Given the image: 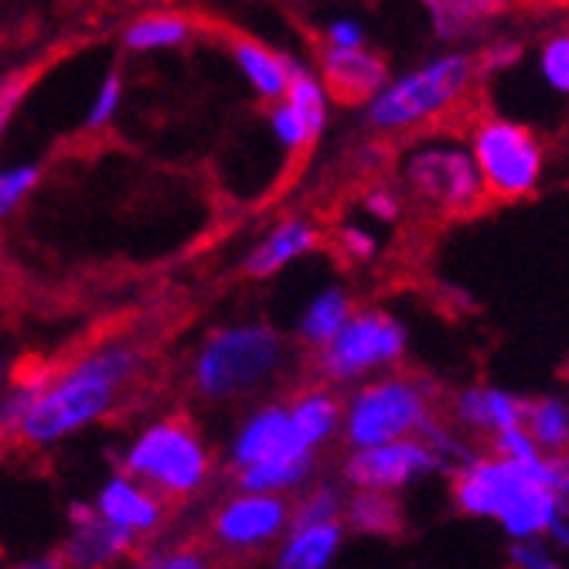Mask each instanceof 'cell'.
Returning a JSON list of instances; mask_svg holds the SVG:
<instances>
[{"mask_svg":"<svg viewBox=\"0 0 569 569\" xmlns=\"http://www.w3.org/2000/svg\"><path fill=\"white\" fill-rule=\"evenodd\" d=\"M569 471L562 457H539L511 463L498 457H475L453 478V498L463 515L495 519L515 539H542L566 515Z\"/></svg>","mask_w":569,"mask_h":569,"instance_id":"cell-1","label":"cell"},{"mask_svg":"<svg viewBox=\"0 0 569 569\" xmlns=\"http://www.w3.org/2000/svg\"><path fill=\"white\" fill-rule=\"evenodd\" d=\"M478 79V66L463 51H450L420 69L386 82L369 99V123L376 130H406L447 113Z\"/></svg>","mask_w":569,"mask_h":569,"instance_id":"cell-2","label":"cell"},{"mask_svg":"<svg viewBox=\"0 0 569 569\" xmlns=\"http://www.w3.org/2000/svg\"><path fill=\"white\" fill-rule=\"evenodd\" d=\"M283 355V345L267 325H236L216 331L201 345L191 366L194 389L204 399H232L260 386Z\"/></svg>","mask_w":569,"mask_h":569,"instance_id":"cell-3","label":"cell"},{"mask_svg":"<svg viewBox=\"0 0 569 569\" xmlns=\"http://www.w3.org/2000/svg\"><path fill=\"white\" fill-rule=\"evenodd\" d=\"M209 450L184 420L150 423L123 453V475L153 495L184 498L194 495L209 478Z\"/></svg>","mask_w":569,"mask_h":569,"instance_id":"cell-4","label":"cell"},{"mask_svg":"<svg viewBox=\"0 0 569 569\" xmlns=\"http://www.w3.org/2000/svg\"><path fill=\"white\" fill-rule=\"evenodd\" d=\"M117 399V386L96 376L82 358L59 382H51L38 392L28 406L24 420L18 423V437L28 443H59L62 437L76 433L79 427L107 417Z\"/></svg>","mask_w":569,"mask_h":569,"instance_id":"cell-5","label":"cell"},{"mask_svg":"<svg viewBox=\"0 0 569 569\" xmlns=\"http://www.w3.org/2000/svg\"><path fill=\"white\" fill-rule=\"evenodd\" d=\"M430 402L423 389L409 379H376L361 386L348 409L341 412V427L351 450H369L396 440H409L430 423Z\"/></svg>","mask_w":569,"mask_h":569,"instance_id":"cell-6","label":"cell"},{"mask_svg":"<svg viewBox=\"0 0 569 569\" xmlns=\"http://www.w3.org/2000/svg\"><path fill=\"white\" fill-rule=\"evenodd\" d=\"M471 161L481 178L485 194L491 198H522L536 191L542 168H546V153L536 133L515 120H481L471 137Z\"/></svg>","mask_w":569,"mask_h":569,"instance_id":"cell-7","label":"cell"},{"mask_svg":"<svg viewBox=\"0 0 569 569\" xmlns=\"http://www.w3.org/2000/svg\"><path fill=\"white\" fill-rule=\"evenodd\" d=\"M406 351V328L386 310H358L318 351V369L331 382H351L389 369Z\"/></svg>","mask_w":569,"mask_h":569,"instance_id":"cell-8","label":"cell"},{"mask_svg":"<svg viewBox=\"0 0 569 569\" xmlns=\"http://www.w3.org/2000/svg\"><path fill=\"white\" fill-rule=\"evenodd\" d=\"M402 174L412 194L443 212H471L485 198L468 147L457 143H430L412 150Z\"/></svg>","mask_w":569,"mask_h":569,"instance_id":"cell-9","label":"cell"},{"mask_svg":"<svg viewBox=\"0 0 569 569\" xmlns=\"http://www.w3.org/2000/svg\"><path fill=\"white\" fill-rule=\"evenodd\" d=\"M440 468H443V460L433 453V447H427L420 437H409V440H396V443H382L369 450H351V457L345 460V481L355 491L392 495L406 488L412 478L433 475Z\"/></svg>","mask_w":569,"mask_h":569,"instance_id":"cell-10","label":"cell"},{"mask_svg":"<svg viewBox=\"0 0 569 569\" xmlns=\"http://www.w3.org/2000/svg\"><path fill=\"white\" fill-rule=\"evenodd\" d=\"M290 529V505L287 498L277 495H249L239 491L236 498H229L219 511H216V542L226 549H260L280 536H287Z\"/></svg>","mask_w":569,"mask_h":569,"instance_id":"cell-11","label":"cell"},{"mask_svg":"<svg viewBox=\"0 0 569 569\" xmlns=\"http://www.w3.org/2000/svg\"><path fill=\"white\" fill-rule=\"evenodd\" d=\"M303 453H310V450H303L297 443L290 420H287V409L267 406L260 412H252V417L242 423V430L236 433L232 468L239 475V471L260 468V463H270V460H287V457H303Z\"/></svg>","mask_w":569,"mask_h":569,"instance_id":"cell-12","label":"cell"},{"mask_svg":"<svg viewBox=\"0 0 569 569\" xmlns=\"http://www.w3.org/2000/svg\"><path fill=\"white\" fill-rule=\"evenodd\" d=\"M96 515L107 526L127 532L130 539L137 536H150L164 522V505L161 498L147 491L143 485H137L133 478L127 475H113L107 485L99 488V498H96Z\"/></svg>","mask_w":569,"mask_h":569,"instance_id":"cell-13","label":"cell"},{"mask_svg":"<svg viewBox=\"0 0 569 569\" xmlns=\"http://www.w3.org/2000/svg\"><path fill=\"white\" fill-rule=\"evenodd\" d=\"M318 79H321L325 92L335 96L338 102H361V99L369 102L389 82V69H386L382 56H376L369 48H355V51L325 48Z\"/></svg>","mask_w":569,"mask_h":569,"instance_id":"cell-14","label":"cell"},{"mask_svg":"<svg viewBox=\"0 0 569 569\" xmlns=\"http://www.w3.org/2000/svg\"><path fill=\"white\" fill-rule=\"evenodd\" d=\"M137 539H130L127 532L113 529L99 519L92 511V519L72 526V536L66 542V549L59 552L66 569H107L117 559H123L133 549Z\"/></svg>","mask_w":569,"mask_h":569,"instance_id":"cell-15","label":"cell"},{"mask_svg":"<svg viewBox=\"0 0 569 569\" xmlns=\"http://www.w3.org/2000/svg\"><path fill=\"white\" fill-rule=\"evenodd\" d=\"M526 399H519L515 392L495 389V386H475L468 392L457 396V420L471 430H511V427H522L526 420Z\"/></svg>","mask_w":569,"mask_h":569,"instance_id":"cell-16","label":"cell"},{"mask_svg":"<svg viewBox=\"0 0 569 569\" xmlns=\"http://www.w3.org/2000/svg\"><path fill=\"white\" fill-rule=\"evenodd\" d=\"M318 246V229L310 222H300V219H290V222H280L260 246L249 252L246 260V273L263 280V277H277L283 267H290L300 256H307L310 249Z\"/></svg>","mask_w":569,"mask_h":569,"instance_id":"cell-17","label":"cell"},{"mask_svg":"<svg viewBox=\"0 0 569 569\" xmlns=\"http://www.w3.org/2000/svg\"><path fill=\"white\" fill-rule=\"evenodd\" d=\"M345 529L335 526H290L273 569H328L341 549Z\"/></svg>","mask_w":569,"mask_h":569,"instance_id":"cell-18","label":"cell"},{"mask_svg":"<svg viewBox=\"0 0 569 569\" xmlns=\"http://www.w3.org/2000/svg\"><path fill=\"white\" fill-rule=\"evenodd\" d=\"M287 409V420H290V430L297 437V443L303 450L315 453L325 440L335 437V430L341 427V406L331 392L325 389H310V392H300Z\"/></svg>","mask_w":569,"mask_h":569,"instance_id":"cell-19","label":"cell"},{"mask_svg":"<svg viewBox=\"0 0 569 569\" xmlns=\"http://www.w3.org/2000/svg\"><path fill=\"white\" fill-rule=\"evenodd\" d=\"M232 56L246 76V82L260 92L263 99H283L287 92V76H290V56H277L256 38H236Z\"/></svg>","mask_w":569,"mask_h":569,"instance_id":"cell-20","label":"cell"},{"mask_svg":"<svg viewBox=\"0 0 569 569\" xmlns=\"http://www.w3.org/2000/svg\"><path fill=\"white\" fill-rule=\"evenodd\" d=\"M341 519L361 536H396L402 529V508L392 495L355 491L341 508Z\"/></svg>","mask_w":569,"mask_h":569,"instance_id":"cell-21","label":"cell"},{"mask_svg":"<svg viewBox=\"0 0 569 569\" xmlns=\"http://www.w3.org/2000/svg\"><path fill=\"white\" fill-rule=\"evenodd\" d=\"M351 315H355V310H351V297L341 287H328V290H321L315 300L303 307V315H300V338L307 345H315V348H325L345 328V321Z\"/></svg>","mask_w":569,"mask_h":569,"instance_id":"cell-22","label":"cell"},{"mask_svg":"<svg viewBox=\"0 0 569 569\" xmlns=\"http://www.w3.org/2000/svg\"><path fill=\"white\" fill-rule=\"evenodd\" d=\"M283 107H290L307 130L321 137L325 123H328V92L318 79V72H310L307 66H300L297 59H290V76H287V92H283Z\"/></svg>","mask_w":569,"mask_h":569,"instance_id":"cell-23","label":"cell"},{"mask_svg":"<svg viewBox=\"0 0 569 569\" xmlns=\"http://www.w3.org/2000/svg\"><path fill=\"white\" fill-rule=\"evenodd\" d=\"M310 468H315V453L270 460V463H260V468L239 471V488L249 491V495H277V498H283L287 491H293L297 485L307 481Z\"/></svg>","mask_w":569,"mask_h":569,"instance_id":"cell-24","label":"cell"},{"mask_svg":"<svg viewBox=\"0 0 569 569\" xmlns=\"http://www.w3.org/2000/svg\"><path fill=\"white\" fill-rule=\"evenodd\" d=\"M501 8L498 4H488V0H437V4H430L433 31L443 41H463V38H471Z\"/></svg>","mask_w":569,"mask_h":569,"instance_id":"cell-25","label":"cell"},{"mask_svg":"<svg viewBox=\"0 0 569 569\" xmlns=\"http://www.w3.org/2000/svg\"><path fill=\"white\" fill-rule=\"evenodd\" d=\"M191 38V21L178 11L143 14L127 24L123 44L130 51H158V48H178Z\"/></svg>","mask_w":569,"mask_h":569,"instance_id":"cell-26","label":"cell"},{"mask_svg":"<svg viewBox=\"0 0 569 569\" xmlns=\"http://www.w3.org/2000/svg\"><path fill=\"white\" fill-rule=\"evenodd\" d=\"M526 433L536 440V447L549 457H559L569 440V409L559 396H546L532 406H526Z\"/></svg>","mask_w":569,"mask_h":569,"instance_id":"cell-27","label":"cell"},{"mask_svg":"<svg viewBox=\"0 0 569 569\" xmlns=\"http://www.w3.org/2000/svg\"><path fill=\"white\" fill-rule=\"evenodd\" d=\"M345 498L335 488H315L300 498L297 508H290V526H335L341 522Z\"/></svg>","mask_w":569,"mask_h":569,"instance_id":"cell-28","label":"cell"},{"mask_svg":"<svg viewBox=\"0 0 569 569\" xmlns=\"http://www.w3.org/2000/svg\"><path fill=\"white\" fill-rule=\"evenodd\" d=\"M38 181H41V168L34 164L0 168V219L14 216V209L38 188Z\"/></svg>","mask_w":569,"mask_h":569,"instance_id":"cell-29","label":"cell"},{"mask_svg":"<svg viewBox=\"0 0 569 569\" xmlns=\"http://www.w3.org/2000/svg\"><path fill=\"white\" fill-rule=\"evenodd\" d=\"M34 76H38V69H18V72H11V76L0 79V140H4L8 123H11L14 113L21 110V102H24L28 89L34 86Z\"/></svg>","mask_w":569,"mask_h":569,"instance_id":"cell-30","label":"cell"},{"mask_svg":"<svg viewBox=\"0 0 569 569\" xmlns=\"http://www.w3.org/2000/svg\"><path fill=\"white\" fill-rule=\"evenodd\" d=\"M120 102H123V76L120 72H110L107 82L99 86L92 107H89V117H86V127L92 130H102L107 123H113V117L120 113Z\"/></svg>","mask_w":569,"mask_h":569,"instance_id":"cell-31","label":"cell"},{"mask_svg":"<svg viewBox=\"0 0 569 569\" xmlns=\"http://www.w3.org/2000/svg\"><path fill=\"white\" fill-rule=\"evenodd\" d=\"M539 66H542L546 82H549L556 92H566V89H569V38H566V34H556V38H549V41L542 44Z\"/></svg>","mask_w":569,"mask_h":569,"instance_id":"cell-32","label":"cell"},{"mask_svg":"<svg viewBox=\"0 0 569 569\" xmlns=\"http://www.w3.org/2000/svg\"><path fill=\"white\" fill-rule=\"evenodd\" d=\"M270 127H273V133H277V140L287 147V150H303V147H310L318 137L307 130V123L290 110V107H283V102H277L273 107V113H270Z\"/></svg>","mask_w":569,"mask_h":569,"instance_id":"cell-33","label":"cell"},{"mask_svg":"<svg viewBox=\"0 0 569 569\" xmlns=\"http://www.w3.org/2000/svg\"><path fill=\"white\" fill-rule=\"evenodd\" d=\"M48 382H21L18 389H11L8 392V399L0 402V433H18V423L24 420V412H28V406L38 399V392L44 389Z\"/></svg>","mask_w":569,"mask_h":569,"instance_id":"cell-34","label":"cell"},{"mask_svg":"<svg viewBox=\"0 0 569 569\" xmlns=\"http://www.w3.org/2000/svg\"><path fill=\"white\" fill-rule=\"evenodd\" d=\"M495 457L498 460H511V463H529V460H539L542 450L526 433V427H511V430L495 433Z\"/></svg>","mask_w":569,"mask_h":569,"instance_id":"cell-35","label":"cell"},{"mask_svg":"<svg viewBox=\"0 0 569 569\" xmlns=\"http://www.w3.org/2000/svg\"><path fill=\"white\" fill-rule=\"evenodd\" d=\"M140 569H212V562L198 549H164L147 556Z\"/></svg>","mask_w":569,"mask_h":569,"instance_id":"cell-36","label":"cell"},{"mask_svg":"<svg viewBox=\"0 0 569 569\" xmlns=\"http://www.w3.org/2000/svg\"><path fill=\"white\" fill-rule=\"evenodd\" d=\"M508 556H511V566H515V569H562V566L552 559V552H549L539 539L511 542Z\"/></svg>","mask_w":569,"mask_h":569,"instance_id":"cell-37","label":"cell"},{"mask_svg":"<svg viewBox=\"0 0 569 569\" xmlns=\"http://www.w3.org/2000/svg\"><path fill=\"white\" fill-rule=\"evenodd\" d=\"M328 44L325 48H335V51H355V48H366V28L355 18H338L328 24Z\"/></svg>","mask_w":569,"mask_h":569,"instance_id":"cell-38","label":"cell"},{"mask_svg":"<svg viewBox=\"0 0 569 569\" xmlns=\"http://www.w3.org/2000/svg\"><path fill=\"white\" fill-rule=\"evenodd\" d=\"M376 236L369 232V229H361V226H345L341 229V249L351 256V260H372L376 256Z\"/></svg>","mask_w":569,"mask_h":569,"instance_id":"cell-39","label":"cell"},{"mask_svg":"<svg viewBox=\"0 0 569 569\" xmlns=\"http://www.w3.org/2000/svg\"><path fill=\"white\" fill-rule=\"evenodd\" d=\"M519 56H522V48L515 44V41H498V44H488V48L481 51V59H478L475 66L485 69V72H495V69L515 66V62H519Z\"/></svg>","mask_w":569,"mask_h":569,"instance_id":"cell-40","label":"cell"},{"mask_svg":"<svg viewBox=\"0 0 569 569\" xmlns=\"http://www.w3.org/2000/svg\"><path fill=\"white\" fill-rule=\"evenodd\" d=\"M366 212L382 219V222H396L399 219V198L389 188H376L366 194Z\"/></svg>","mask_w":569,"mask_h":569,"instance_id":"cell-41","label":"cell"},{"mask_svg":"<svg viewBox=\"0 0 569 569\" xmlns=\"http://www.w3.org/2000/svg\"><path fill=\"white\" fill-rule=\"evenodd\" d=\"M11 569H66L62 556L59 552H48V556H38V559H28V562H18Z\"/></svg>","mask_w":569,"mask_h":569,"instance_id":"cell-42","label":"cell"}]
</instances>
